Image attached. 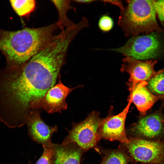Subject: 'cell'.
Returning a JSON list of instances; mask_svg holds the SVG:
<instances>
[{"instance_id": "1", "label": "cell", "mask_w": 164, "mask_h": 164, "mask_svg": "<svg viewBox=\"0 0 164 164\" xmlns=\"http://www.w3.org/2000/svg\"><path fill=\"white\" fill-rule=\"evenodd\" d=\"M70 43L67 38L56 35L22 66L0 71V106L7 114L23 121L39 108L55 85Z\"/></svg>"}, {"instance_id": "2", "label": "cell", "mask_w": 164, "mask_h": 164, "mask_svg": "<svg viewBox=\"0 0 164 164\" xmlns=\"http://www.w3.org/2000/svg\"><path fill=\"white\" fill-rule=\"evenodd\" d=\"M58 28L55 23L13 31L0 29V51L6 59V67L16 68L26 63L50 41Z\"/></svg>"}, {"instance_id": "3", "label": "cell", "mask_w": 164, "mask_h": 164, "mask_svg": "<svg viewBox=\"0 0 164 164\" xmlns=\"http://www.w3.org/2000/svg\"><path fill=\"white\" fill-rule=\"evenodd\" d=\"M120 10L118 23L127 37L160 32L153 0H129Z\"/></svg>"}, {"instance_id": "4", "label": "cell", "mask_w": 164, "mask_h": 164, "mask_svg": "<svg viewBox=\"0 0 164 164\" xmlns=\"http://www.w3.org/2000/svg\"><path fill=\"white\" fill-rule=\"evenodd\" d=\"M108 50L137 60H148L159 56L161 44L156 32H153L148 34L132 37L123 46Z\"/></svg>"}, {"instance_id": "5", "label": "cell", "mask_w": 164, "mask_h": 164, "mask_svg": "<svg viewBox=\"0 0 164 164\" xmlns=\"http://www.w3.org/2000/svg\"><path fill=\"white\" fill-rule=\"evenodd\" d=\"M103 119L97 112H92L83 121L72 124L62 143H75L84 151L93 148L101 138L99 130Z\"/></svg>"}, {"instance_id": "6", "label": "cell", "mask_w": 164, "mask_h": 164, "mask_svg": "<svg viewBox=\"0 0 164 164\" xmlns=\"http://www.w3.org/2000/svg\"><path fill=\"white\" fill-rule=\"evenodd\" d=\"M126 144L129 154L137 161L153 164L164 162V139L151 141L132 138Z\"/></svg>"}, {"instance_id": "7", "label": "cell", "mask_w": 164, "mask_h": 164, "mask_svg": "<svg viewBox=\"0 0 164 164\" xmlns=\"http://www.w3.org/2000/svg\"><path fill=\"white\" fill-rule=\"evenodd\" d=\"M127 105L120 113L116 115L104 119L99 130L101 138L110 141H118L128 143L129 139L127 137L125 131V124L127 115L132 103L129 97Z\"/></svg>"}, {"instance_id": "8", "label": "cell", "mask_w": 164, "mask_h": 164, "mask_svg": "<svg viewBox=\"0 0 164 164\" xmlns=\"http://www.w3.org/2000/svg\"><path fill=\"white\" fill-rule=\"evenodd\" d=\"M156 63V60H153L143 61L127 57L123 59L121 70L130 75V91L139 83L149 80L155 74L154 67Z\"/></svg>"}, {"instance_id": "9", "label": "cell", "mask_w": 164, "mask_h": 164, "mask_svg": "<svg viewBox=\"0 0 164 164\" xmlns=\"http://www.w3.org/2000/svg\"><path fill=\"white\" fill-rule=\"evenodd\" d=\"M26 124L27 126L29 134L31 138L43 148H51L54 143L52 142V137L57 132L56 125H48L41 118L39 112L36 110L30 112L27 116Z\"/></svg>"}, {"instance_id": "10", "label": "cell", "mask_w": 164, "mask_h": 164, "mask_svg": "<svg viewBox=\"0 0 164 164\" xmlns=\"http://www.w3.org/2000/svg\"><path fill=\"white\" fill-rule=\"evenodd\" d=\"M59 78L58 83L50 88L41 99L39 108H42L50 113L60 112L67 109L66 98L78 87H67L62 82L60 76Z\"/></svg>"}, {"instance_id": "11", "label": "cell", "mask_w": 164, "mask_h": 164, "mask_svg": "<svg viewBox=\"0 0 164 164\" xmlns=\"http://www.w3.org/2000/svg\"><path fill=\"white\" fill-rule=\"evenodd\" d=\"M136 135L149 138L158 137L164 133V116L156 112L141 118L133 128Z\"/></svg>"}, {"instance_id": "12", "label": "cell", "mask_w": 164, "mask_h": 164, "mask_svg": "<svg viewBox=\"0 0 164 164\" xmlns=\"http://www.w3.org/2000/svg\"><path fill=\"white\" fill-rule=\"evenodd\" d=\"M84 151L73 142L54 144L53 164H81Z\"/></svg>"}, {"instance_id": "13", "label": "cell", "mask_w": 164, "mask_h": 164, "mask_svg": "<svg viewBox=\"0 0 164 164\" xmlns=\"http://www.w3.org/2000/svg\"><path fill=\"white\" fill-rule=\"evenodd\" d=\"M147 82L142 81L138 84L130 91L129 97L132 102L142 114H145L148 110L159 100L158 97L153 94L146 87Z\"/></svg>"}, {"instance_id": "14", "label": "cell", "mask_w": 164, "mask_h": 164, "mask_svg": "<svg viewBox=\"0 0 164 164\" xmlns=\"http://www.w3.org/2000/svg\"><path fill=\"white\" fill-rule=\"evenodd\" d=\"M56 7L59 17L57 22L56 23L58 28L61 30L73 26L75 24L68 19L67 13L71 9L70 2L68 0L51 1Z\"/></svg>"}, {"instance_id": "15", "label": "cell", "mask_w": 164, "mask_h": 164, "mask_svg": "<svg viewBox=\"0 0 164 164\" xmlns=\"http://www.w3.org/2000/svg\"><path fill=\"white\" fill-rule=\"evenodd\" d=\"M147 83L148 88L153 94L164 99V69L156 72Z\"/></svg>"}, {"instance_id": "16", "label": "cell", "mask_w": 164, "mask_h": 164, "mask_svg": "<svg viewBox=\"0 0 164 164\" xmlns=\"http://www.w3.org/2000/svg\"><path fill=\"white\" fill-rule=\"evenodd\" d=\"M13 9L20 16H23L30 14L34 9L36 2L34 0H10Z\"/></svg>"}, {"instance_id": "17", "label": "cell", "mask_w": 164, "mask_h": 164, "mask_svg": "<svg viewBox=\"0 0 164 164\" xmlns=\"http://www.w3.org/2000/svg\"><path fill=\"white\" fill-rule=\"evenodd\" d=\"M129 159L123 152L114 150L108 153L104 157L101 164H128Z\"/></svg>"}, {"instance_id": "18", "label": "cell", "mask_w": 164, "mask_h": 164, "mask_svg": "<svg viewBox=\"0 0 164 164\" xmlns=\"http://www.w3.org/2000/svg\"><path fill=\"white\" fill-rule=\"evenodd\" d=\"M99 29L102 32H109L113 28L114 22L112 19L107 15H104L99 19L98 23Z\"/></svg>"}, {"instance_id": "19", "label": "cell", "mask_w": 164, "mask_h": 164, "mask_svg": "<svg viewBox=\"0 0 164 164\" xmlns=\"http://www.w3.org/2000/svg\"><path fill=\"white\" fill-rule=\"evenodd\" d=\"M53 147L43 148L42 155L35 164H53Z\"/></svg>"}, {"instance_id": "20", "label": "cell", "mask_w": 164, "mask_h": 164, "mask_svg": "<svg viewBox=\"0 0 164 164\" xmlns=\"http://www.w3.org/2000/svg\"><path fill=\"white\" fill-rule=\"evenodd\" d=\"M156 15L164 25V0H153Z\"/></svg>"}, {"instance_id": "21", "label": "cell", "mask_w": 164, "mask_h": 164, "mask_svg": "<svg viewBox=\"0 0 164 164\" xmlns=\"http://www.w3.org/2000/svg\"><path fill=\"white\" fill-rule=\"evenodd\" d=\"M104 3H107L116 5L120 8V10L123 9L124 7L121 1L117 0H101Z\"/></svg>"}, {"instance_id": "22", "label": "cell", "mask_w": 164, "mask_h": 164, "mask_svg": "<svg viewBox=\"0 0 164 164\" xmlns=\"http://www.w3.org/2000/svg\"><path fill=\"white\" fill-rule=\"evenodd\" d=\"M75 2H76L78 3H91L92 2H95L96 1V0H74Z\"/></svg>"}]
</instances>
